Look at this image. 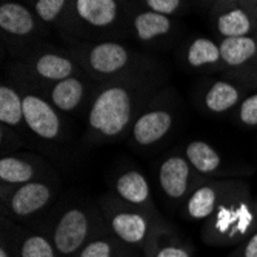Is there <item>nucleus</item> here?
Listing matches in <instances>:
<instances>
[{"label": "nucleus", "instance_id": "30", "mask_svg": "<svg viewBox=\"0 0 257 257\" xmlns=\"http://www.w3.org/2000/svg\"><path fill=\"white\" fill-rule=\"evenodd\" d=\"M232 257H257V231H254L246 240L239 243V248L234 251Z\"/></svg>", "mask_w": 257, "mask_h": 257}, {"label": "nucleus", "instance_id": "3", "mask_svg": "<svg viewBox=\"0 0 257 257\" xmlns=\"http://www.w3.org/2000/svg\"><path fill=\"white\" fill-rule=\"evenodd\" d=\"M103 216L112 236L125 245L147 246L156 231L148 211L123 200L109 199L103 203Z\"/></svg>", "mask_w": 257, "mask_h": 257}, {"label": "nucleus", "instance_id": "27", "mask_svg": "<svg viewBox=\"0 0 257 257\" xmlns=\"http://www.w3.org/2000/svg\"><path fill=\"white\" fill-rule=\"evenodd\" d=\"M242 128H257V92L245 97L236 108V117Z\"/></svg>", "mask_w": 257, "mask_h": 257}, {"label": "nucleus", "instance_id": "16", "mask_svg": "<svg viewBox=\"0 0 257 257\" xmlns=\"http://www.w3.org/2000/svg\"><path fill=\"white\" fill-rule=\"evenodd\" d=\"M0 123L2 128L13 131L20 137L28 131L23 115V97L17 89L5 83L0 88Z\"/></svg>", "mask_w": 257, "mask_h": 257}, {"label": "nucleus", "instance_id": "21", "mask_svg": "<svg viewBox=\"0 0 257 257\" xmlns=\"http://www.w3.org/2000/svg\"><path fill=\"white\" fill-rule=\"evenodd\" d=\"M134 30L140 40L150 42L171 31V19L170 16L148 10L134 17Z\"/></svg>", "mask_w": 257, "mask_h": 257}, {"label": "nucleus", "instance_id": "13", "mask_svg": "<svg viewBox=\"0 0 257 257\" xmlns=\"http://www.w3.org/2000/svg\"><path fill=\"white\" fill-rule=\"evenodd\" d=\"M114 191L117 197L133 206L153 211V199L148 179L137 170L123 171L114 182Z\"/></svg>", "mask_w": 257, "mask_h": 257}, {"label": "nucleus", "instance_id": "10", "mask_svg": "<svg viewBox=\"0 0 257 257\" xmlns=\"http://www.w3.org/2000/svg\"><path fill=\"white\" fill-rule=\"evenodd\" d=\"M45 170V160L30 153L4 154L0 159V183L5 186H19L37 180Z\"/></svg>", "mask_w": 257, "mask_h": 257}, {"label": "nucleus", "instance_id": "5", "mask_svg": "<svg viewBox=\"0 0 257 257\" xmlns=\"http://www.w3.org/2000/svg\"><path fill=\"white\" fill-rule=\"evenodd\" d=\"M208 179L202 177L185 157L183 153H173L167 156L159 165V185L162 193L170 200L179 202L205 183Z\"/></svg>", "mask_w": 257, "mask_h": 257}, {"label": "nucleus", "instance_id": "17", "mask_svg": "<svg viewBox=\"0 0 257 257\" xmlns=\"http://www.w3.org/2000/svg\"><path fill=\"white\" fill-rule=\"evenodd\" d=\"M77 16L94 28H106L119 16L115 0H76Z\"/></svg>", "mask_w": 257, "mask_h": 257}, {"label": "nucleus", "instance_id": "24", "mask_svg": "<svg viewBox=\"0 0 257 257\" xmlns=\"http://www.w3.org/2000/svg\"><path fill=\"white\" fill-rule=\"evenodd\" d=\"M19 257H59L51 239L43 234H30L19 245Z\"/></svg>", "mask_w": 257, "mask_h": 257}, {"label": "nucleus", "instance_id": "20", "mask_svg": "<svg viewBox=\"0 0 257 257\" xmlns=\"http://www.w3.org/2000/svg\"><path fill=\"white\" fill-rule=\"evenodd\" d=\"M220 57L228 66H240L257 54V42L249 36L225 37L220 43Z\"/></svg>", "mask_w": 257, "mask_h": 257}, {"label": "nucleus", "instance_id": "28", "mask_svg": "<svg viewBox=\"0 0 257 257\" xmlns=\"http://www.w3.org/2000/svg\"><path fill=\"white\" fill-rule=\"evenodd\" d=\"M65 5H66V0H37L34 10L40 20L50 23V22H54L60 16Z\"/></svg>", "mask_w": 257, "mask_h": 257}, {"label": "nucleus", "instance_id": "29", "mask_svg": "<svg viewBox=\"0 0 257 257\" xmlns=\"http://www.w3.org/2000/svg\"><path fill=\"white\" fill-rule=\"evenodd\" d=\"M145 5L151 11L163 16H171L180 8L182 0H145Z\"/></svg>", "mask_w": 257, "mask_h": 257}, {"label": "nucleus", "instance_id": "14", "mask_svg": "<svg viewBox=\"0 0 257 257\" xmlns=\"http://www.w3.org/2000/svg\"><path fill=\"white\" fill-rule=\"evenodd\" d=\"M45 97L62 114H74L85 106L86 88L82 79L71 76L53 83L50 91L45 92Z\"/></svg>", "mask_w": 257, "mask_h": 257}, {"label": "nucleus", "instance_id": "22", "mask_svg": "<svg viewBox=\"0 0 257 257\" xmlns=\"http://www.w3.org/2000/svg\"><path fill=\"white\" fill-rule=\"evenodd\" d=\"M252 30V22L249 16L240 10V8H232L217 19V31L219 34L225 37H242L248 36Z\"/></svg>", "mask_w": 257, "mask_h": 257}, {"label": "nucleus", "instance_id": "33", "mask_svg": "<svg viewBox=\"0 0 257 257\" xmlns=\"http://www.w3.org/2000/svg\"><path fill=\"white\" fill-rule=\"evenodd\" d=\"M229 2H234V0H229Z\"/></svg>", "mask_w": 257, "mask_h": 257}, {"label": "nucleus", "instance_id": "25", "mask_svg": "<svg viewBox=\"0 0 257 257\" xmlns=\"http://www.w3.org/2000/svg\"><path fill=\"white\" fill-rule=\"evenodd\" d=\"M147 257H193L191 251L188 248H185L180 243L176 242H170L165 245H159L157 243V236H156V231L154 234L151 236V239L148 240L147 246Z\"/></svg>", "mask_w": 257, "mask_h": 257}, {"label": "nucleus", "instance_id": "2", "mask_svg": "<svg viewBox=\"0 0 257 257\" xmlns=\"http://www.w3.org/2000/svg\"><path fill=\"white\" fill-rule=\"evenodd\" d=\"M257 231V202H252L246 186L240 183L206 219L202 236L211 245L242 243Z\"/></svg>", "mask_w": 257, "mask_h": 257}, {"label": "nucleus", "instance_id": "8", "mask_svg": "<svg viewBox=\"0 0 257 257\" xmlns=\"http://www.w3.org/2000/svg\"><path fill=\"white\" fill-rule=\"evenodd\" d=\"M5 186V185H2ZM10 191H2V199L5 206L13 217L27 219L50 205L54 190L51 183L37 179L19 186H7Z\"/></svg>", "mask_w": 257, "mask_h": 257}, {"label": "nucleus", "instance_id": "12", "mask_svg": "<svg viewBox=\"0 0 257 257\" xmlns=\"http://www.w3.org/2000/svg\"><path fill=\"white\" fill-rule=\"evenodd\" d=\"M130 53L120 43L105 42L92 46L86 54V63L92 73L109 77L122 73L130 63Z\"/></svg>", "mask_w": 257, "mask_h": 257}, {"label": "nucleus", "instance_id": "23", "mask_svg": "<svg viewBox=\"0 0 257 257\" xmlns=\"http://www.w3.org/2000/svg\"><path fill=\"white\" fill-rule=\"evenodd\" d=\"M186 60L194 68L214 65L222 60L220 48L213 40H209L206 37H199L190 45L188 53H186Z\"/></svg>", "mask_w": 257, "mask_h": 257}, {"label": "nucleus", "instance_id": "15", "mask_svg": "<svg viewBox=\"0 0 257 257\" xmlns=\"http://www.w3.org/2000/svg\"><path fill=\"white\" fill-rule=\"evenodd\" d=\"M242 100V92L234 83L226 80H216L203 92L202 106L205 112L211 115H223L236 109Z\"/></svg>", "mask_w": 257, "mask_h": 257}, {"label": "nucleus", "instance_id": "11", "mask_svg": "<svg viewBox=\"0 0 257 257\" xmlns=\"http://www.w3.org/2000/svg\"><path fill=\"white\" fill-rule=\"evenodd\" d=\"M183 154L191 167L205 179H219L231 174V168L226 167L223 154L205 140H190L183 148Z\"/></svg>", "mask_w": 257, "mask_h": 257}, {"label": "nucleus", "instance_id": "1", "mask_svg": "<svg viewBox=\"0 0 257 257\" xmlns=\"http://www.w3.org/2000/svg\"><path fill=\"white\" fill-rule=\"evenodd\" d=\"M148 105L140 100L137 91L111 83L100 89L91 100L86 112V140L91 145L112 144L130 136L137 115Z\"/></svg>", "mask_w": 257, "mask_h": 257}, {"label": "nucleus", "instance_id": "9", "mask_svg": "<svg viewBox=\"0 0 257 257\" xmlns=\"http://www.w3.org/2000/svg\"><path fill=\"white\" fill-rule=\"evenodd\" d=\"M240 182L228 179H211L200 186L185 200L186 214L193 220H206L211 217L219 205L234 191Z\"/></svg>", "mask_w": 257, "mask_h": 257}, {"label": "nucleus", "instance_id": "32", "mask_svg": "<svg viewBox=\"0 0 257 257\" xmlns=\"http://www.w3.org/2000/svg\"><path fill=\"white\" fill-rule=\"evenodd\" d=\"M254 80L257 82V71H255V77H254Z\"/></svg>", "mask_w": 257, "mask_h": 257}, {"label": "nucleus", "instance_id": "18", "mask_svg": "<svg viewBox=\"0 0 257 257\" xmlns=\"http://www.w3.org/2000/svg\"><path fill=\"white\" fill-rule=\"evenodd\" d=\"M0 27L13 36H28L34 31V16L22 4L7 2L0 7Z\"/></svg>", "mask_w": 257, "mask_h": 257}, {"label": "nucleus", "instance_id": "19", "mask_svg": "<svg viewBox=\"0 0 257 257\" xmlns=\"http://www.w3.org/2000/svg\"><path fill=\"white\" fill-rule=\"evenodd\" d=\"M34 71L40 79L56 83L63 79L71 77L76 71V65L73 63L71 59H68L65 56L45 53L36 59Z\"/></svg>", "mask_w": 257, "mask_h": 257}, {"label": "nucleus", "instance_id": "6", "mask_svg": "<svg viewBox=\"0 0 257 257\" xmlns=\"http://www.w3.org/2000/svg\"><path fill=\"white\" fill-rule=\"evenodd\" d=\"M176 112L170 105L148 103L137 115L130 131L131 142L142 150L153 148L165 140L176 123Z\"/></svg>", "mask_w": 257, "mask_h": 257}, {"label": "nucleus", "instance_id": "31", "mask_svg": "<svg viewBox=\"0 0 257 257\" xmlns=\"http://www.w3.org/2000/svg\"><path fill=\"white\" fill-rule=\"evenodd\" d=\"M0 257H11L10 252H8V249H7L5 242H2V246H0Z\"/></svg>", "mask_w": 257, "mask_h": 257}, {"label": "nucleus", "instance_id": "4", "mask_svg": "<svg viewBox=\"0 0 257 257\" xmlns=\"http://www.w3.org/2000/svg\"><path fill=\"white\" fill-rule=\"evenodd\" d=\"M23 115L28 133L43 142L56 144L65 136L62 112L42 94H23Z\"/></svg>", "mask_w": 257, "mask_h": 257}, {"label": "nucleus", "instance_id": "7", "mask_svg": "<svg viewBox=\"0 0 257 257\" xmlns=\"http://www.w3.org/2000/svg\"><path fill=\"white\" fill-rule=\"evenodd\" d=\"M92 239V217L85 208L66 209L53 229V243L62 257L77 255Z\"/></svg>", "mask_w": 257, "mask_h": 257}, {"label": "nucleus", "instance_id": "26", "mask_svg": "<svg viewBox=\"0 0 257 257\" xmlns=\"http://www.w3.org/2000/svg\"><path fill=\"white\" fill-rule=\"evenodd\" d=\"M77 257H117V246L111 237H92Z\"/></svg>", "mask_w": 257, "mask_h": 257}]
</instances>
